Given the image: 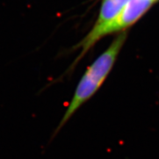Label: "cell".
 <instances>
[{
	"instance_id": "cell-3",
	"label": "cell",
	"mask_w": 159,
	"mask_h": 159,
	"mask_svg": "<svg viewBox=\"0 0 159 159\" xmlns=\"http://www.w3.org/2000/svg\"><path fill=\"white\" fill-rule=\"evenodd\" d=\"M153 2V0H129L118 16L102 30L99 39L134 25L148 11Z\"/></svg>"
},
{
	"instance_id": "cell-4",
	"label": "cell",
	"mask_w": 159,
	"mask_h": 159,
	"mask_svg": "<svg viewBox=\"0 0 159 159\" xmlns=\"http://www.w3.org/2000/svg\"><path fill=\"white\" fill-rule=\"evenodd\" d=\"M153 1H154V2H155V1H157V0H153Z\"/></svg>"
},
{
	"instance_id": "cell-1",
	"label": "cell",
	"mask_w": 159,
	"mask_h": 159,
	"mask_svg": "<svg viewBox=\"0 0 159 159\" xmlns=\"http://www.w3.org/2000/svg\"><path fill=\"white\" fill-rule=\"evenodd\" d=\"M126 33L116 38L110 47L86 69L77 84L74 94L58 125L53 130L49 142L54 139L82 105L90 99L104 82L114 64L126 39Z\"/></svg>"
},
{
	"instance_id": "cell-2",
	"label": "cell",
	"mask_w": 159,
	"mask_h": 159,
	"mask_svg": "<svg viewBox=\"0 0 159 159\" xmlns=\"http://www.w3.org/2000/svg\"><path fill=\"white\" fill-rule=\"evenodd\" d=\"M128 1L129 0H102L98 18L94 27L84 39L74 47V49H81V52L70 66L69 71L74 68L87 52L90 50L91 47L99 41V35L102 30L118 16Z\"/></svg>"
}]
</instances>
